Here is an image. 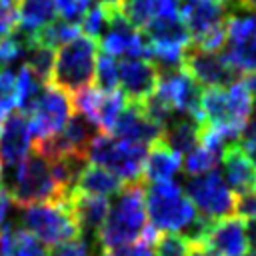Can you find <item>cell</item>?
I'll return each instance as SVG.
<instances>
[{
	"mask_svg": "<svg viewBox=\"0 0 256 256\" xmlns=\"http://www.w3.org/2000/svg\"><path fill=\"white\" fill-rule=\"evenodd\" d=\"M184 194L196 212L208 220H222L234 214L236 194L228 188L220 172L212 170L200 176H190L184 184Z\"/></svg>",
	"mask_w": 256,
	"mask_h": 256,
	"instance_id": "cell-7",
	"label": "cell"
},
{
	"mask_svg": "<svg viewBox=\"0 0 256 256\" xmlns=\"http://www.w3.org/2000/svg\"><path fill=\"white\" fill-rule=\"evenodd\" d=\"M94 82L100 92L118 90V62L114 60V56H110L106 52H100L96 56Z\"/></svg>",
	"mask_w": 256,
	"mask_h": 256,
	"instance_id": "cell-30",
	"label": "cell"
},
{
	"mask_svg": "<svg viewBox=\"0 0 256 256\" xmlns=\"http://www.w3.org/2000/svg\"><path fill=\"white\" fill-rule=\"evenodd\" d=\"M182 166V154H178L174 148H170L164 140L150 146L144 170H142V182H164L170 180Z\"/></svg>",
	"mask_w": 256,
	"mask_h": 256,
	"instance_id": "cell-21",
	"label": "cell"
},
{
	"mask_svg": "<svg viewBox=\"0 0 256 256\" xmlns=\"http://www.w3.org/2000/svg\"><path fill=\"white\" fill-rule=\"evenodd\" d=\"M26 58V68L42 82V84H50V76H52V66H54V50L44 48V46H32Z\"/></svg>",
	"mask_w": 256,
	"mask_h": 256,
	"instance_id": "cell-29",
	"label": "cell"
},
{
	"mask_svg": "<svg viewBox=\"0 0 256 256\" xmlns=\"http://www.w3.org/2000/svg\"><path fill=\"white\" fill-rule=\"evenodd\" d=\"M98 56V42L80 34L66 46L58 50L54 56L50 84L64 90L68 96L92 86L94 82V66Z\"/></svg>",
	"mask_w": 256,
	"mask_h": 256,
	"instance_id": "cell-4",
	"label": "cell"
},
{
	"mask_svg": "<svg viewBox=\"0 0 256 256\" xmlns=\"http://www.w3.org/2000/svg\"><path fill=\"white\" fill-rule=\"evenodd\" d=\"M96 4L102 6L106 10V14H114V12H120L122 0H96Z\"/></svg>",
	"mask_w": 256,
	"mask_h": 256,
	"instance_id": "cell-42",
	"label": "cell"
},
{
	"mask_svg": "<svg viewBox=\"0 0 256 256\" xmlns=\"http://www.w3.org/2000/svg\"><path fill=\"white\" fill-rule=\"evenodd\" d=\"M0 192H4V172H2V166H0Z\"/></svg>",
	"mask_w": 256,
	"mask_h": 256,
	"instance_id": "cell-47",
	"label": "cell"
},
{
	"mask_svg": "<svg viewBox=\"0 0 256 256\" xmlns=\"http://www.w3.org/2000/svg\"><path fill=\"white\" fill-rule=\"evenodd\" d=\"M72 112L74 110L70 96L52 84H44L42 94L28 116V126L34 142H44L54 138L66 126Z\"/></svg>",
	"mask_w": 256,
	"mask_h": 256,
	"instance_id": "cell-8",
	"label": "cell"
},
{
	"mask_svg": "<svg viewBox=\"0 0 256 256\" xmlns=\"http://www.w3.org/2000/svg\"><path fill=\"white\" fill-rule=\"evenodd\" d=\"M154 92L172 108L174 114L190 116V118H196L200 122V96H202V88L182 68L170 70V72H162Z\"/></svg>",
	"mask_w": 256,
	"mask_h": 256,
	"instance_id": "cell-9",
	"label": "cell"
},
{
	"mask_svg": "<svg viewBox=\"0 0 256 256\" xmlns=\"http://www.w3.org/2000/svg\"><path fill=\"white\" fill-rule=\"evenodd\" d=\"M160 80L158 68L146 58H124L118 64V84L128 102L142 104L150 94H154Z\"/></svg>",
	"mask_w": 256,
	"mask_h": 256,
	"instance_id": "cell-13",
	"label": "cell"
},
{
	"mask_svg": "<svg viewBox=\"0 0 256 256\" xmlns=\"http://www.w3.org/2000/svg\"><path fill=\"white\" fill-rule=\"evenodd\" d=\"M230 6H232V8H244V10L256 12V0H232Z\"/></svg>",
	"mask_w": 256,
	"mask_h": 256,
	"instance_id": "cell-45",
	"label": "cell"
},
{
	"mask_svg": "<svg viewBox=\"0 0 256 256\" xmlns=\"http://www.w3.org/2000/svg\"><path fill=\"white\" fill-rule=\"evenodd\" d=\"M222 166L226 180L236 196L256 192V168L250 162L240 142H232L222 152Z\"/></svg>",
	"mask_w": 256,
	"mask_h": 256,
	"instance_id": "cell-18",
	"label": "cell"
},
{
	"mask_svg": "<svg viewBox=\"0 0 256 256\" xmlns=\"http://www.w3.org/2000/svg\"><path fill=\"white\" fill-rule=\"evenodd\" d=\"M4 172V194L18 208L36 202L68 200V192L60 186L52 160L32 150L20 164Z\"/></svg>",
	"mask_w": 256,
	"mask_h": 256,
	"instance_id": "cell-1",
	"label": "cell"
},
{
	"mask_svg": "<svg viewBox=\"0 0 256 256\" xmlns=\"http://www.w3.org/2000/svg\"><path fill=\"white\" fill-rule=\"evenodd\" d=\"M218 158H220V152L210 150V148L198 144V146H194L190 152L184 154V158H182V168H184V172H186L188 176H200V174H206V172L216 170Z\"/></svg>",
	"mask_w": 256,
	"mask_h": 256,
	"instance_id": "cell-28",
	"label": "cell"
},
{
	"mask_svg": "<svg viewBox=\"0 0 256 256\" xmlns=\"http://www.w3.org/2000/svg\"><path fill=\"white\" fill-rule=\"evenodd\" d=\"M162 140L170 148H174L178 154H182V152L186 154L194 146H198V142H200V122L196 118H190V116L172 118L164 126Z\"/></svg>",
	"mask_w": 256,
	"mask_h": 256,
	"instance_id": "cell-23",
	"label": "cell"
},
{
	"mask_svg": "<svg viewBox=\"0 0 256 256\" xmlns=\"http://www.w3.org/2000/svg\"><path fill=\"white\" fill-rule=\"evenodd\" d=\"M0 256H48L46 246L20 226H2Z\"/></svg>",
	"mask_w": 256,
	"mask_h": 256,
	"instance_id": "cell-22",
	"label": "cell"
},
{
	"mask_svg": "<svg viewBox=\"0 0 256 256\" xmlns=\"http://www.w3.org/2000/svg\"><path fill=\"white\" fill-rule=\"evenodd\" d=\"M44 84L26 68L22 66L16 74V98H14V108L24 114L26 118L30 116V112L34 110L40 94H42Z\"/></svg>",
	"mask_w": 256,
	"mask_h": 256,
	"instance_id": "cell-25",
	"label": "cell"
},
{
	"mask_svg": "<svg viewBox=\"0 0 256 256\" xmlns=\"http://www.w3.org/2000/svg\"><path fill=\"white\" fill-rule=\"evenodd\" d=\"M6 2H12V4H16V2H18V0H6Z\"/></svg>",
	"mask_w": 256,
	"mask_h": 256,
	"instance_id": "cell-49",
	"label": "cell"
},
{
	"mask_svg": "<svg viewBox=\"0 0 256 256\" xmlns=\"http://www.w3.org/2000/svg\"><path fill=\"white\" fill-rule=\"evenodd\" d=\"M202 246L214 256H246L248 244L244 234V220L240 216L214 220L202 240Z\"/></svg>",
	"mask_w": 256,
	"mask_h": 256,
	"instance_id": "cell-15",
	"label": "cell"
},
{
	"mask_svg": "<svg viewBox=\"0 0 256 256\" xmlns=\"http://www.w3.org/2000/svg\"><path fill=\"white\" fill-rule=\"evenodd\" d=\"M178 12L192 40L226 24V18L230 14L228 4H218L212 0H180Z\"/></svg>",
	"mask_w": 256,
	"mask_h": 256,
	"instance_id": "cell-16",
	"label": "cell"
},
{
	"mask_svg": "<svg viewBox=\"0 0 256 256\" xmlns=\"http://www.w3.org/2000/svg\"><path fill=\"white\" fill-rule=\"evenodd\" d=\"M234 212L240 218L256 220V192H248V194L236 196V208H234Z\"/></svg>",
	"mask_w": 256,
	"mask_h": 256,
	"instance_id": "cell-39",
	"label": "cell"
},
{
	"mask_svg": "<svg viewBox=\"0 0 256 256\" xmlns=\"http://www.w3.org/2000/svg\"><path fill=\"white\" fill-rule=\"evenodd\" d=\"M106 28H108V14H106V10L102 6H98V4H92L88 8V12L84 14L82 22H80V30L84 32V36H88V38L98 42L102 38V34L106 32Z\"/></svg>",
	"mask_w": 256,
	"mask_h": 256,
	"instance_id": "cell-32",
	"label": "cell"
},
{
	"mask_svg": "<svg viewBox=\"0 0 256 256\" xmlns=\"http://www.w3.org/2000/svg\"><path fill=\"white\" fill-rule=\"evenodd\" d=\"M48 256H92L90 242L80 236V238H74L70 242H64V244L54 246L48 252Z\"/></svg>",
	"mask_w": 256,
	"mask_h": 256,
	"instance_id": "cell-36",
	"label": "cell"
},
{
	"mask_svg": "<svg viewBox=\"0 0 256 256\" xmlns=\"http://www.w3.org/2000/svg\"><path fill=\"white\" fill-rule=\"evenodd\" d=\"M182 70L206 88H224L238 80V72L224 60L220 52H204L194 46H188L184 52Z\"/></svg>",
	"mask_w": 256,
	"mask_h": 256,
	"instance_id": "cell-10",
	"label": "cell"
},
{
	"mask_svg": "<svg viewBox=\"0 0 256 256\" xmlns=\"http://www.w3.org/2000/svg\"><path fill=\"white\" fill-rule=\"evenodd\" d=\"M98 256H154L152 246H148L146 242L138 240L126 246H120L116 250H108V252H98Z\"/></svg>",
	"mask_w": 256,
	"mask_h": 256,
	"instance_id": "cell-38",
	"label": "cell"
},
{
	"mask_svg": "<svg viewBox=\"0 0 256 256\" xmlns=\"http://www.w3.org/2000/svg\"><path fill=\"white\" fill-rule=\"evenodd\" d=\"M126 104H128V100L120 90L102 92V98H100V104H98V110H96V118H94L96 128L110 134L118 116L126 108Z\"/></svg>",
	"mask_w": 256,
	"mask_h": 256,
	"instance_id": "cell-27",
	"label": "cell"
},
{
	"mask_svg": "<svg viewBox=\"0 0 256 256\" xmlns=\"http://www.w3.org/2000/svg\"><path fill=\"white\" fill-rule=\"evenodd\" d=\"M92 2L94 0H54V6H56V14H60V18L64 22L78 24V22H82V18L88 12V8L92 6Z\"/></svg>",
	"mask_w": 256,
	"mask_h": 256,
	"instance_id": "cell-35",
	"label": "cell"
},
{
	"mask_svg": "<svg viewBox=\"0 0 256 256\" xmlns=\"http://www.w3.org/2000/svg\"><path fill=\"white\" fill-rule=\"evenodd\" d=\"M144 182L124 184L114 204H110V212L96 234L98 252L116 250L120 246L138 242L148 228L146 202H144Z\"/></svg>",
	"mask_w": 256,
	"mask_h": 256,
	"instance_id": "cell-2",
	"label": "cell"
},
{
	"mask_svg": "<svg viewBox=\"0 0 256 256\" xmlns=\"http://www.w3.org/2000/svg\"><path fill=\"white\" fill-rule=\"evenodd\" d=\"M114 138L128 142V144H138V146H152L162 140L164 128L152 122L140 108V104L128 102L122 114L118 116L112 132Z\"/></svg>",
	"mask_w": 256,
	"mask_h": 256,
	"instance_id": "cell-14",
	"label": "cell"
},
{
	"mask_svg": "<svg viewBox=\"0 0 256 256\" xmlns=\"http://www.w3.org/2000/svg\"><path fill=\"white\" fill-rule=\"evenodd\" d=\"M20 228L30 232L42 244L58 246L80 238L78 222L70 210L68 200L36 202L20 208Z\"/></svg>",
	"mask_w": 256,
	"mask_h": 256,
	"instance_id": "cell-5",
	"label": "cell"
},
{
	"mask_svg": "<svg viewBox=\"0 0 256 256\" xmlns=\"http://www.w3.org/2000/svg\"><path fill=\"white\" fill-rule=\"evenodd\" d=\"M244 234H246L248 250L256 252V220H246L244 222Z\"/></svg>",
	"mask_w": 256,
	"mask_h": 256,
	"instance_id": "cell-40",
	"label": "cell"
},
{
	"mask_svg": "<svg viewBox=\"0 0 256 256\" xmlns=\"http://www.w3.org/2000/svg\"><path fill=\"white\" fill-rule=\"evenodd\" d=\"M240 144H242L244 152L248 154L250 162H252V164H254V168H256V140H242Z\"/></svg>",
	"mask_w": 256,
	"mask_h": 256,
	"instance_id": "cell-43",
	"label": "cell"
},
{
	"mask_svg": "<svg viewBox=\"0 0 256 256\" xmlns=\"http://www.w3.org/2000/svg\"><path fill=\"white\" fill-rule=\"evenodd\" d=\"M186 256H214V254H210L202 244H194L192 242V246H190V250H188Z\"/></svg>",
	"mask_w": 256,
	"mask_h": 256,
	"instance_id": "cell-46",
	"label": "cell"
},
{
	"mask_svg": "<svg viewBox=\"0 0 256 256\" xmlns=\"http://www.w3.org/2000/svg\"><path fill=\"white\" fill-rule=\"evenodd\" d=\"M16 98V74L8 68H0V122L14 110Z\"/></svg>",
	"mask_w": 256,
	"mask_h": 256,
	"instance_id": "cell-34",
	"label": "cell"
},
{
	"mask_svg": "<svg viewBox=\"0 0 256 256\" xmlns=\"http://www.w3.org/2000/svg\"><path fill=\"white\" fill-rule=\"evenodd\" d=\"M124 188V182L114 176L112 172H108L106 168L102 166H96V164H86L76 182H74V188L72 192H78V194H86V196H96V198H112V196H118L120 190Z\"/></svg>",
	"mask_w": 256,
	"mask_h": 256,
	"instance_id": "cell-20",
	"label": "cell"
},
{
	"mask_svg": "<svg viewBox=\"0 0 256 256\" xmlns=\"http://www.w3.org/2000/svg\"><path fill=\"white\" fill-rule=\"evenodd\" d=\"M242 82H244V86H246V90H248L250 98H252V100H256V70H254V72H248V74H246V78H244Z\"/></svg>",
	"mask_w": 256,
	"mask_h": 256,
	"instance_id": "cell-41",
	"label": "cell"
},
{
	"mask_svg": "<svg viewBox=\"0 0 256 256\" xmlns=\"http://www.w3.org/2000/svg\"><path fill=\"white\" fill-rule=\"evenodd\" d=\"M144 202L150 228L156 232H186L198 218V212L184 190L172 180L150 182L144 186Z\"/></svg>",
	"mask_w": 256,
	"mask_h": 256,
	"instance_id": "cell-3",
	"label": "cell"
},
{
	"mask_svg": "<svg viewBox=\"0 0 256 256\" xmlns=\"http://www.w3.org/2000/svg\"><path fill=\"white\" fill-rule=\"evenodd\" d=\"M146 154H148L146 146L122 142L108 132H98L86 150V158L90 160V164L106 168L108 172L118 176L124 184L142 182Z\"/></svg>",
	"mask_w": 256,
	"mask_h": 256,
	"instance_id": "cell-6",
	"label": "cell"
},
{
	"mask_svg": "<svg viewBox=\"0 0 256 256\" xmlns=\"http://www.w3.org/2000/svg\"><path fill=\"white\" fill-rule=\"evenodd\" d=\"M120 12L126 22L142 32L150 22L178 16V0H122Z\"/></svg>",
	"mask_w": 256,
	"mask_h": 256,
	"instance_id": "cell-19",
	"label": "cell"
},
{
	"mask_svg": "<svg viewBox=\"0 0 256 256\" xmlns=\"http://www.w3.org/2000/svg\"><path fill=\"white\" fill-rule=\"evenodd\" d=\"M76 36H80V26L78 24H70V22H64V20H54L48 26L34 32V46H44V48L56 50V48H62L68 42H72Z\"/></svg>",
	"mask_w": 256,
	"mask_h": 256,
	"instance_id": "cell-26",
	"label": "cell"
},
{
	"mask_svg": "<svg viewBox=\"0 0 256 256\" xmlns=\"http://www.w3.org/2000/svg\"><path fill=\"white\" fill-rule=\"evenodd\" d=\"M212 2H218V4H228V6L232 4V0H212Z\"/></svg>",
	"mask_w": 256,
	"mask_h": 256,
	"instance_id": "cell-48",
	"label": "cell"
},
{
	"mask_svg": "<svg viewBox=\"0 0 256 256\" xmlns=\"http://www.w3.org/2000/svg\"><path fill=\"white\" fill-rule=\"evenodd\" d=\"M18 28V10L16 4L0 0V38L10 36Z\"/></svg>",
	"mask_w": 256,
	"mask_h": 256,
	"instance_id": "cell-37",
	"label": "cell"
},
{
	"mask_svg": "<svg viewBox=\"0 0 256 256\" xmlns=\"http://www.w3.org/2000/svg\"><path fill=\"white\" fill-rule=\"evenodd\" d=\"M68 204H70V210H72V214L78 222L80 236L88 242H90V238L96 240V234L102 228V224H104V220L110 212V200L70 192L68 194Z\"/></svg>",
	"mask_w": 256,
	"mask_h": 256,
	"instance_id": "cell-17",
	"label": "cell"
},
{
	"mask_svg": "<svg viewBox=\"0 0 256 256\" xmlns=\"http://www.w3.org/2000/svg\"><path fill=\"white\" fill-rule=\"evenodd\" d=\"M30 50L28 42L14 30L10 36L0 38V68H8L14 60H18L22 54Z\"/></svg>",
	"mask_w": 256,
	"mask_h": 256,
	"instance_id": "cell-33",
	"label": "cell"
},
{
	"mask_svg": "<svg viewBox=\"0 0 256 256\" xmlns=\"http://www.w3.org/2000/svg\"><path fill=\"white\" fill-rule=\"evenodd\" d=\"M32 150V134L28 118L18 110H12L0 122V166L10 170L20 164Z\"/></svg>",
	"mask_w": 256,
	"mask_h": 256,
	"instance_id": "cell-12",
	"label": "cell"
},
{
	"mask_svg": "<svg viewBox=\"0 0 256 256\" xmlns=\"http://www.w3.org/2000/svg\"><path fill=\"white\" fill-rule=\"evenodd\" d=\"M192 242L178 232H158L154 244H152V252L154 256H186L190 250Z\"/></svg>",
	"mask_w": 256,
	"mask_h": 256,
	"instance_id": "cell-31",
	"label": "cell"
},
{
	"mask_svg": "<svg viewBox=\"0 0 256 256\" xmlns=\"http://www.w3.org/2000/svg\"><path fill=\"white\" fill-rule=\"evenodd\" d=\"M8 206H10V198L4 192H0V230H2V224H4L6 214H8Z\"/></svg>",
	"mask_w": 256,
	"mask_h": 256,
	"instance_id": "cell-44",
	"label": "cell"
},
{
	"mask_svg": "<svg viewBox=\"0 0 256 256\" xmlns=\"http://www.w3.org/2000/svg\"><path fill=\"white\" fill-rule=\"evenodd\" d=\"M102 52L110 56H122V58H146L150 56V46L142 32L134 30L122 12L108 14V28L98 40Z\"/></svg>",
	"mask_w": 256,
	"mask_h": 256,
	"instance_id": "cell-11",
	"label": "cell"
},
{
	"mask_svg": "<svg viewBox=\"0 0 256 256\" xmlns=\"http://www.w3.org/2000/svg\"><path fill=\"white\" fill-rule=\"evenodd\" d=\"M18 26L26 32H38L56 18L54 0H18Z\"/></svg>",
	"mask_w": 256,
	"mask_h": 256,
	"instance_id": "cell-24",
	"label": "cell"
}]
</instances>
